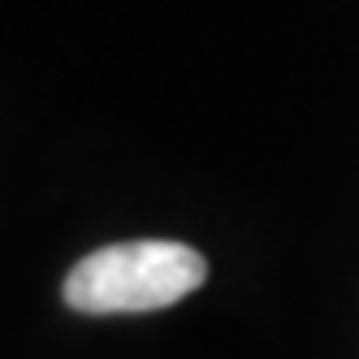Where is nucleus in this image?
Wrapping results in <instances>:
<instances>
[{
	"mask_svg": "<svg viewBox=\"0 0 359 359\" xmlns=\"http://www.w3.org/2000/svg\"><path fill=\"white\" fill-rule=\"evenodd\" d=\"M208 260L169 238H143V243H113L83 255L65 277V303L87 316L109 312H156L191 290L203 286Z\"/></svg>",
	"mask_w": 359,
	"mask_h": 359,
	"instance_id": "nucleus-1",
	"label": "nucleus"
}]
</instances>
